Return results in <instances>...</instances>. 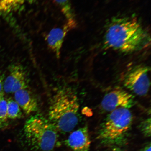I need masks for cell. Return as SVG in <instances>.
Returning <instances> with one entry per match:
<instances>
[{"label": "cell", "mask_w": 151, "mask_h": 151, "mask_svg": "<svg viewBox=\"0 0 151 151\" xmlns=\"http://www.w3.org/2000/svg\"><path fill=\"white\" fill-rule=\"evenodd\" d=\"M7 118V101L3 97L0 100V122H6Z\"/></svg>", "instance_id": "5bb4252c"}, {"label": "cell", "mask_w": 151, "mask_h": 151, "mask_svg": "<svg viewBox=\"0 0 151 151\" xmlns=\"http://www.w3.org/2000/svg\"><path fill=\"white\" fill-rule=\"evenodd\" d=\"M25 0H0V12H9L17 10Z\"/></svg>", "instance_id": "7c38bea8"}, {"label": "cell", "mask_w": 151, "mask_h": 151, "mask_svg": "<svg viewBox=\"0 0 151 151\" xmlns=\"http://www.w3.org/2000/svg\"><path fill=\"white\" fill-rule=\"evenodd\" d=\"M71 29L66 24L63 27L53 28L49 32L47 37L48 46L59 58L64 39L68 32Z\"/></svg>", "instance_id": "9c48e42d"}, {"label": "cell", "mask_w": 151, "mask_h": 151, "mask_svg": "<svg viewBox=\"0 0 151 151\" xmlns=\"http://www.w3.org/2000/svg\"><path fill=\"white\" fill-rule=\"evenodd\" d=\"M7 118L16 119L21 118L22 113L21 108L15 100L9 99L7 101Z\"/></svg>", "instance_id": "4fadbf2b"}, {"label": "cell", "mask_w": 151, "mask_h": 151, "mask_svg": "<svg viewBox=\"0 0 151 151\" xmlns=\"http://www.w3.org/2000/svg\"><path fill=\"white\" fill-rule=\"evenodd\" d=\"M27 78L25 72L22 66L14 65L11 67L10 73L6 79L3 89L7 93H12L13 86L19 81Z\"/></svg>", "instance_id": "30bf717a"}, {"label": "cell", "mask_w": 151, "mask_h": 151, "mask_svg": "<svg viewBox=\"0 0 151 151\" xmlns=\"http://www.w3.org/2000/svg\"><path fill=\"white\" fill-rule=\"evenodd\" d=\"M14 93L15 101L26 114H31L37 111V100L28 88L19 90Z\"/></svg>", "instance_id": "ba28073f"}, {"label": "cell", "mask_w": 151, "mask_h": 151, "mask_svg": "<svg viewBox=\"0 0 151 151\" xmlns=\"http://www.w3.org/2000/svg\"><path fill=\"white\" fill-rule=\"evenodd\" d=\"M133 116L129 109L120 107L111 112L102 124L98 139L112 143L122 139L131 127Z\"/></svg>", "instance_id": "277c9868"}, {"label": "cell", "mask_w": 151, "mask_h": 151, "mask_svg": "<svg viewBox=\"0 0 151 151\" xmlns=\"http://www.w3.org/2000/svg\"><path fill=\"white\" fill-rule=\"evenodd\" d=\"M150 34L140 22L130 17H116L106 28L104 43L106 48L122 52L144 50L150 46Z\"/></svg>", "instance_id": "6da1fadb"}, {"label": "cell", "mask_w": 151, "mask_h": 151, "mask_svg": "<svg viewBox=\"0 0 151 151\" xmlns=\"http://www.w3.org/2000/svg\"><path fill=\"white\" fill-rule=\"evenodd\" d=\"M65 143L73 151H90L91 141L87 126L73 132Z\"/></svg>", "instance_id": "52a82bcc"}, {"label": "cell", "mask_w": 151, "mask_h": 151, "mask_svg": "<svg viewBox=\"0 0 151 151\" xmlns=\"http://www.w3.org/2000/svg\"><path fill=\"white\" fill-rule=\"evenodd\" d=\"M113 151H122V150H118V149H116V150H115Z\"/></svg>", "instance_id": "d6986e66"}, {"label": "cell", "mask_w": 151, "mask_h": 151, "mask_svg": "<svg viewBox=\"0 0 151 151\" xmlns=\"http://www.w3.org/2000/svg\"><path fill=\"white\" fill-rule=\"evenodd\" d=\"M150 70V67L143 65H137L132 68L124 77V86L137 95H146L150 87L148 76Z\"/></svg>", "instance_id": "5b68a950"}, {"label": "cell", "mask_w": 151, "mask_h": 151, "mask_svg": "<svg viewBox=\"0 0 151 151\" xmlns=\"http://www.w3.org/2000/svg\"><path fill=\"white\" fill-rule=\"evenodd\" d=\"M79 108L78 97L75 92L70 88H62L52 98L48 119L58 132L68 133L78 124Z\"/></svg>", "instance_id": "7a4b0ae2"}, {"label": "cell", "mask_w": 151, "mask_h": 151, "mask_svg": "<svg viewBox=\"0 0 151 151\" xmlns=\"http://www.w3.org/2000/svg\"><path fill=\"white\" fill-rule=\"evenodd\" d=\"M134 104L133 96L120 88L111 91L105 96L101 106L104 110L111 112L120 107L131 108Z\"/></svg>", "instance_id": "8992f818"}, {"label": "cell", "mask_w": 151, "mask_h": 151, "mask_svg": "<svg viewBox=\"0 0 151 151\" xmlns=\"http://www.w3.org/2000/svg\"><path fill=\"white\" fill-rule=\"evenodd\" d=\"M59 6L62 12L67 19L66 24L70 29L75 28L76 26L75 17L71 7L70 0H54Z\"/></svg>", "instance_id": "8fae6325"}, {"label": "cell", "mask_w": 151, "mask_h": 151, "mask_svg": "<svg viewBox=\"0 0 151 151\" xmlns=\"http://www.w3.org/2000/svg\"><path fill=\"white\" fill-rule=\"evenodd\" d=\"M58 131L48 119L37 114L26 121L24 128L26 142L33 151H52L57 145Z\"/></svg>", "instance_id": "3957f363"}, {"label": "cell", "mask_w": 151, "mask_h": 151, "mask_svg": "<svg viewBox=\"0 0 151 151\" xmlns=\"http://www.w3.org/2000/svg\"><path fill=\"white\" fill-rule=\"evenodd\" d=\"M151 145L150 143V145H147V146L145 147L143 150L141 151H151Z\"/></svg>", "instance_id": "2e32d148"}, {"label": "cell", "mask_w": 151, "mask_h": 151, "mask_svg": "<svg viewBox=\"0 0 151 151\" xmlns=\"http://www.w3.org/2000/svg\"><path fill=\"white\" fill-rule=\"evenodd\" d=\"M1 122H0V127H1Z\"/></svg>", "instance_id": "ffe728a7"}, {"label": "cell", "mask_w": 151, "mask_h": 151, "mask_svg": "<svg viewBox=\"0 0 151 151\" xmlns=\"http://www.w3.org/2000/svg\"><path fill=\"white\" fill-rule=\"evenodd\" d=\"M140 128L145 136L150 137L151 135V119L148 118L141 122Z\"/></svg>", "instance_id": "9a60e30c"}, {"label": "cell", "mask_w": 151, "mask_h": 151, "mask_svg": "<svg viewBox=\"0 0 151 151\" xmlns=\"http://www.w3.org/2000/svg\"><path fill=\"white\" fill-rule=\"evenodd\" d=\"M3 97V94H0V100Z\"/></svg>", "instance_id": "ac0fdd59"}, {"label": "cell", "mask_w": 151, "mask_h": 151, "mask_svg": "<svg viewBox=\"0 0 151 151\" xmlns=\"http://www.w3.org/2000/svg\"><path fill=\"white\" fill-rule=\"evenodd\" d=\"M3 86L2 83L1 81L0 80V94H3Z\"/></svg>", "instance_id": "e0dca14e"}]
</instances>
